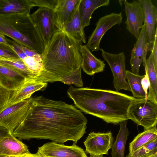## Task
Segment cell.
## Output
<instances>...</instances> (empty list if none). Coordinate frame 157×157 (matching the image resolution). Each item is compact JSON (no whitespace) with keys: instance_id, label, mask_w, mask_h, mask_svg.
<instances>
[{"instance_id":"obj_1","label":"cell","mask_w":157,"mask_h":157,"mask_svg":"<svg viewBox=\"0 0 157 157\" xmlns=\"http://www.w3.org/2000/svg\"><path fill=\"white\" fill-rule=\"evenodd\" d=\"M24 119L12 134L21 140L47 139L77 143L86 133L87 120L72 105L40 96L30 98Z\"/></svg>"},{"instance_id":"obj_2","label":"cell","mask_w":157,"mask_h":157,"mask_svg":"<svg viewBox=\"0 0 157 157\" xmlns=\"http://www.w3.org/2000/svg\"><path fill=\"white\" fill-rule=\"evenodd\" d=\"M67 94L81 111L114 125L128 120V108L136 98L111 90L72 86Z\"/></svg>"},{"instance_id":"obj_3","label":"cell","mask_w":157,"mask_h":157,"mask_svg":"<svg viewBox=\"0 0 157 157\" xmlns=\"http://www.w3.org/2000/svg\"><path fill=\"white\" fill-rule=\"evenodd\" d=\"M62 30H59L45 47L42 69L35 79L43 82L60 80L81 68L80 45Z\"/></svg>"},{"instance_id":"obj_4","label":"cell","mask_w":157,"mask_h":157,"mask_svg":"<svg viewBox=\"0 0 157 157\" xmlns=\"http://www.w3.org/2000/svg\"><path fill=\"white\" fill-rule=\"evenodd\" d=\"M29 13L0 15V33L42 56L44 44Z\"/></svg>"},{"instance_id":"obj_5","label":"cell","mask_w":157,"mask_h":157,"mask_svg":"<svg viewBox=\"0 0 157 157\" xmlns=\"http://www.w3.org/2000/svg\"><path fill=\"white\" fill-rule=\"evenodd\" d=\"M127 116L144 130L151 128L156 126L157 103L148 97L136 98L129 106Z\"/></svg>"},{"instance_id":"obj_6","label":"cell","mask_w":157,"mask_h":157,"mask_svg":"<svg viewBox=\"0 0 157 157\" xmlns=\"http://www.w3.org/2000/svg\"><path fill=\"white\" fill-rule=\"evenodd\" d=\"M30 98L7 105L0 112V126L12 133L25 117L29 108Z\"/></svg>"},{"instance_id":"obj_7","label":"cell","mask_w":157,"mask_h":157,"mask_svg":"<svg viewBox=\"0 0 157 157\" xmlns=\"http://www.w3.org/2000/svg\"><path fill=\"white\" fill-rule=\"evenodd\" d=\"M104 60L109 64L113 76V83L116 91L121 90L130 91L128 82L126 81L125 68V57L123 52L114 54L100 49Z\"/></svg>"},{"instance_id":"obj_8","label":"cell","mask_w":157,"mask_h":157,"mask_svg":"<svg viewBox=\"0 0 157 157\" xmlns=\"http://www.w3.org/2000/svg\"><path fill=\"white\" fill-rule=\"evenodd\" d=\"M30 16L38 29L45 48L59 30L55 25L53 10L39 8Z\"/></svg>"},{"instance_id":"obj_9","label":"cell","mask_w":157,"mask_h":157,"mask_svg":"<svg viewBox=\"0 0 157 157\" xmlns=\"http://www.w3.org/2000/svg\"><path fill=\"white\" fill-rule=\"evenodd\" d=\"M122 19L121 12H113L100 18L86 45L89 49L92 52L100 50V43L104 35L114 25L120 24L122 22Z\"/></svg>"},{"instance_id":"obj_10","label":"cell","mask_w":157,"mask_h":157,"mask_svg":"<svg viewBox=\"0 0 157 157\" xmlns=\"http://www.w3.org/2000/svg\"><path fill=\"white\" fill-rule=\"evenodd\" d=\"M114 141L111 132H92L88 134L84 144L87 153L90 155L102 156L108 154V151L112 148Z\"/></svg>"},{"instance_id":"obj_11","label":"cell","mask_w":157,"mask_h":157,"mask_svg":"<svg viewBox=\"0 0 157 157\" xmlns=\"http://www.w3.org/2000/svg\"><path fill=\"white\" fill-rule=\"evenodd\" d=\"M75 144L68 146L49 142L39 147L37 152L43 157H87L84 150Z\"/></svg>"},{"instance_id":"obj_12","label":"cell","mask_w":157,"mask_h":157,"mask_svg":"<svg viewBox=\"0 0 157 157\" xmlns=\"http://www.w3.org/2000/svg\"><path fill=\"white\" fill-rule=\"evenodd\" d=\"M123 1L126 16L124 22L126 29L137 39L144 21L143 9L137 1L134 0L131 3L126 0Z\"/></svg>"},{"instance_id":"obj_13","label":"cell","mask_w":157,"mask_h":157,"mask_svg":"<svg viewBox=\"0 0 157 157\" xmlns=\"http://www.w3.org/2000/svg\"><path fill=\"white\" fill-rule=\"evenodd\" d=\"M144 14V23L145 25L148 41V51H152L155 36L157 31V8L151 0H138Z\"/></svg>"},{"instance_id":"obj_14","label":"cell","mask_w":157,"mask_h":157,"mask_svg":"<svg viewBox=\"0 0 157 157\" xmlns=\"http://www.w3.org/2000/svg\"><path fill=\"white\" fill-rule=\"evenodd\" d=\"M148 44L145 25L144 23L140 30L139 35L132 49L130 59L132 73L139 75L142 63L146 61Z\"/></svg>"},{"instance_id":"obj_15","label":"cell","mask_w":157,"mask_h":157,"mask_svg":"<svg viewBox=\"0 0 157 157\" xmlns=\"http://www.w3.org/2000/svg\"><path fill=\"white\" fill-rule=\"evenodd\" d=\"M29 153L28 146L11 132L0 142V157H17Z\"/></svg>"},{"instance_id":"obj_16","label":"cell","mask_w":157,"mask_h":157,"mask_svg":"<svg viewBox=\"0 0 157 157\" xmlns=\"http://www.w3.org/2000/svg\"><path fill=\"white\" fill-rule=\"evenodd\" d=\"M80 0H58L53 10L55 25L59 30H62L70 19Z\"/></svg>"},{"instance_id":"obj_17","label":"cell","mask_w":157,"mask_h":157,"mask_svg":"<svg viewBox=\"0 0 157 157\" xmlns=\"http://www.w3.org/2000/svg\"><path fill=\"white\" fill-rule=\"evenodd\" d=\"M47 85V83L33 78H27L20 87L13 91L8 105L14 104L31 98L34 93L45 88Z\"/></svg>"},{"instance_id":"obj_18","label":"cell","mask_w":157,"mask_h":157,"mask_svg":"<svg viewBox=\"0 0 157 157\" xmlns=\"http://www.w3.org/2000/svg\"><path fill=\"white\" fill-rule=\"evenodd\" d=\"M82 57L81 68L87 74L92 75L104 71L105 64L103 61L96 57L86 45H80Z\"/></svg>"},{"instance_id":"obj_19","label":"cell","mask_w":157,"mask_h":157,"mask_svg":"<svg viewBox=\"0 0 157 157\" xmlns=\"http://www.w3.org/2000/svg\"><path fill=\"white\" fill-rule=\"evenodd\" d=\"M27 78L19 72L0 65V86L12 91L17 90Z\"/></svg>"},{"instance_id":"obj_20","label":"cell","mask_w":157,"mask_h":157,"mask_svg":"<svg viewBox=\"0 0 157 157\" xmlns=\"http://www.w3.org/2000/svg\"><path fill=\"white\" fill-rule=\"evenodd\" d=\"M80 2L72 16L65 24L62 30L81 44L82 43H86V39L78 12Z\"/></svg>"},{"instance_id":"obj_21","label":"cell","mask_w":157,"mask_h":157,"mask_svg":"<svg viewBox=\"0 0 157 157\" xmlns=\"http://www.w3.org/2000/svg\"><path fill=\"white\" fill-rule=\"evenodd\" d=\"M32 0H0V15L30 13Z\"/></svg>"},{"instance_id":"obj_22","label":"cell","mask_w":157,"mask_h":157,"mask_svg":"<svg viewBox=\"0 0 157 157\" xmlns=\"http://www.w3.org/2000/svg\"><path fill=\"white\" fill-rule=\"evenodd\" d=\"M109 0H80L78 12L83 28L90 25L92 15L97 9L102 6H107Z\"/></svg>"},{"instance_id":"obj_23","label":"cell","mask_w":157,"mask_h":157,"mask_svg":"<svg viewBox=\"0 0 157 157\" xmlns=\"http://www.w3.org/2000/svg\"><path fill=\"white\" fill-rule=\"evenodd\" d=\"M143 65L150 83L147 97L157 103V64L155 63L152 52Z\"/></svg>"},{"instance_id":"obj_24","label":"cell","mask_w":157,"mask_h":157,"mask_svg":"<svg viewBox=\"0 0 157 157\" xmlns=\"http://www.w3.org/2000/svg\"><path fill=\"white\" fill-rule=\"evenodd\" d=\"M127 124V121H122L119 124L120 129L116 140L112 147V157H124L126 142L129 135Z\"/></svg>"},{"instance_id":"obj_25","label":"cell","mask_w":157,"mask_h":157,"mask_svg":"<svg viewBox=\"0 0 157 157\" xmlns=\"http://www.w3.org/2000/svg\"><path fill=\"white\" fill-rule=\"evenodd\" d=\"M157 139L156 126L138 134L129 144V153H132Z\"/></svg>"},{"instance_id":"obj_26","label":"cell","mask_w":157,"mask_h":157,"mask_svg":"<svg viewBox=\"0 0 157 157\" xmlns=\"http://www.w3.org/2000/svg\"><path fill=\"white\" fill-rule=\"evenodd\" d=\"M126 76V78L128 80V83L130 91L132 94L133 97L137 98H143L147 97V95L143 90L141 84V80L144 76V75H136L127 70Z\"/></svg>"},{"instance_id":"obj_27","label":"cell","mask_w":157,"mask_h":157,"mask_svg":"<svg viewBox=\"0 0 157 157\" xmlns=\"http://www.w3.org/2000/svg\"><path fill=\"white\" fill-rule=\"evenodd\" d=\"M0 65L19 72L27 78H34L33 73L21 59H0Z\"/></svg>"},{"instance_id":"obj_28","label":"cell","mask_w":157,"mask_h":157,"mask_svg":"<svg viewBox=\"0 0 157 157\" xmlns=\"http://www.w3.org/2000/svg\"><path fill=\"white\" fill-rule=\"evenodd\" d=\"M25 64L33 74L36 79L41 71L42 66V56L39 54L32 57L26 56L22 60Z\"/></svg>"},{"instance_id":"obj_29","label":"cell","mask_w":157,"mask_h":157,"mask_svg":"<svg viewBox=\"0 0 157 157\" xmlns=\"http://www.w3.org/2000/svg\"><path fill=\"white\" fill-rule=\"evenodd\" d=\"M157 153V139L129 153L127 157H148Z\"/></svg>"},{"instance_id":"obj_30","label":"cell","mask_w":157,"mask_h":157,"mask_svg":"<svg viewBox=\"0 0 157 157\" xmlns=\"http://www.w3.org/2000/svg\"><path fill=\"white\" fill-rule=\"evenodd\" d=\"M81 69L75 70L67 77L61 79L60 82L68 85H74L78 87H82L83 83L81 77Z\"/></svg>"},{"instance_id":"obj_31","label":"cell","mask_w":157,"mask_h":157,"mask_svg":"<svg viewBox=\"0 0 157 157\" xmlns=\"http://www.w3.org/2000/svg\"><path fill=\"white\" fill-rule=\"evenodd\" d=\"M0 59H17L20 58L9 46L0 44Z\"/></svg>"},{"instance_id":"obj_32","label":"cell","mask_w":157,"mask_h":157,"mask_svg":"<svg viewBox=\"0 0 157 157\" xmlns=\"http://www.w3.org/2000/svg\"><path fill=\"white\" fill-rule=\"evenodd\" d=\"M58 0H32L33 7L38 6L53 10Z\"/></svg>"},{"instance_id":"obj_33","label":"cell","mask_w":157,"mask_h":157,"mask_svg":"<svg viewBox=\"0 0 157 157\" xmlns=\"http://www.w3.org/2000/svg\"><path fill=\"white\" fill-rule=\"evenodd\" d=\"M13 92L0 86V106H6L8 105Z\"/></svg>"},{"instance_id":"obj_34","label":"cell","mask_w":157,"mask_h":157,"mask_svg":"<svg viewBox=\"0 0 157 157\" xmlns=\"http://www.w3.org/2000/svg\"><path fill=\"white\" fill-rule=\"evenodd\" d=\"M9 45L15 52L22 60L27 56L20 45L14 41L7 39Z\"/></svg>"},{"instance_id":"obj_35","label":"cell","mask_w":157,"mask_h":157,"mask_svg":"<svg viewBox=\"0 0 157 157\" xmlns=\"http://www.w3.org/2000/svg\"><path fill=\"white\" fill-rule=\"evenodd\" d=\"M145 72L144 76L141 80V84L143 90L146 94L147 95L148 94L147 90L149 88L150 83L147 73L146 71Z\"/></svg>"},{"instance_id":"obj_36","label":"cell","mask_w":157,"mask_h":157,"mask_svg":"<svg viewBox=\"0 0 157 157\" xmlns=\"http://www.w3.org/2000/svg\"><path fill=\"white\" fill-rule=\"evenodd\" d=\"M151 52H152L153 54L155 63L156 64H157V31L155 33V40Z\"/></svg>"},{"instance_id":"obj_37","label":"cell","mask_w":157,"mask_h":157,"mask_svg":"<svg viewBox=\"0 0 157 157\" xmlns=\"http://www.w3.org/2000/svg\"><path fill=\"white\" fill-rule=\"evenodd\" d=\"M19 44L27 56H34L39 54L33 50L31 49L22 45Z\"/></svg>"},{"instance_id":"obj_38","label":"cell","mask_w":157,"mask_h":157,"mask_svg":"<svg viewBox=\"0 0 157 157\" xmlns=\"http://www.w3.org/2000/svg\"><path fill=\"white\" fill-rule=\"evenodd\" d=\"M11 132L7 129L0 126V142L3 137L8 135Z\"/></svg>"},{"instance_id":"obj_39","label":"cell","mask_w":157,"mask_h":157,"mask_svg":"<svg viewBox=\"0 0 157 157\" xmlns=\"http://www.w3.org/2000/svg\"><path fill=\"white\" fill-rule=\"evenodd\" d=\"M17 157H43L39 153L35 154H32L30 153L26 154Z\"/></svg>"},{"instance_id":"obj_40","label":"cell","mask_w":157,"mask_h":157,"mask_svg":"<svg viewBox=\"0 0 157 157\" xmlns=\"http://www.w3.org/2000/svg\"><path fill=\"white\" fill-rule=\"evenodd\" d=\"M0 44L9 45L7 39L5 37V35L1 33H0Z\"/></svg>"},{"instance_id":"obj_41","label":"cell","mask_w":157,"mask_h":157,"mask_svg":"<svg viewBox=\"0 0 157 157\" xmlns=\"http://www.w3.org/2000/svg\"><path fill=\"white\" fill-rule=\"evenodd\" d=\"M89 157H103L101 155H90Z\"/></svg>"},{"instance_id":"obj_42","label":"cell","mask_w":157,"mask_h":157,"mask_svg":"<svg viewBox=\"0 0 157 157\" xmlns=\"http://www.w3.org/2000/svg\"><path fill=\"white\" fill-rule=\"evenodd\" d=\"M148 157H157V153L154 155H152Z\"/></svg>"}]
</instances>
